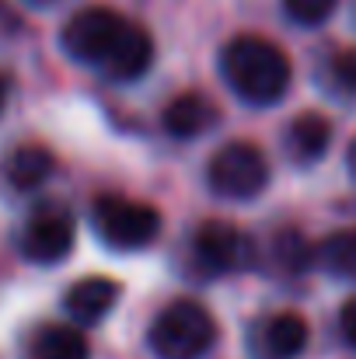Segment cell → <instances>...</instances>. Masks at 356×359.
<instances>
[{"label": "cell", "instance_id": "cell-1", "mask_svg": "<svg viewBox=\"0 0 356 359\" xmlns=\"http://www.w3.org/2000/svg\"><path fill=\"white\" fill-rule=\"evenodd\" d=\"M63 53L98 70L109 81H140L154 63V39L143 25L122 18L112 7H84L67 18L60 32Z\"/></svg>", "mask_w": 356, "mask_h": 359}, {"label": "cell", "instance_id": "cell-2", "mask_svg": "<svg viewBox=\"0 0 356 359\" xmlns=\"http://www.w3.org/2000/svg\"><path fill=\"white\" fill-rule=\"evenodd\" d=\"M220 74L228 88L248 105H272L290 88L286 53L262 35H237L220 53Z\"/></svg>", "mask_w": 356, "mask_h": 359}, {"label": "cell", "instance_id": "cell-3", "mask_svg": "<svg viewBox=\"0 0 356 359\" xmlns=\"http://www.w3.org/2000/svg\"><path fill=\"white\" fill-rule=\"evenodd\" d=\"M157 359H203L217 342L213 314L196 300H171L147 332Z\"/></svg>", "mask_w": 356, "mask_h": 359}, {"label": "cell", "instance_id": "cell-4", "mask_svg": "<svg viewBox=\"0 0 356 359\" xmlns=\"http://www.w3.org/2000/svg\"><path fill=\"white\" fill-rule=\"evenodd\" d=\"M91 227L109 248L136 251V248H147L161 234V213L147 203H136V199L98 196L91 206Z\"/></svg>", "mask_w": 356, "mask_h": 359}, {"label": "cell", "instance_id": "cell-5", "mask_svg": "<svg viewBox=\"0 0 356 359\" xmlns=\"http://www.w3.org/2000/svg\"><path fill=\"white\" fill-rule=\"evenodd\" d=\"M206 178H210V189L220 199L244 203V199H255L269 185V161L255 143L235 140V143H224L210 157Z\"/></svg>", "mask_w": 356, "mask_h": 359}, {"label": "cell", "instance_id": "cell-6", "mask_svg": "<svg viewBox=\"0 0 356 359\" xmlns=\"http://www.w3.org/2000/svg\"><path fill=\"white\" fill-rule=\"evenodd\" d=\"M77 227L63 206H39L25 231H21V255L35 265H56L74 251Z\"/></svg>", "mask_w": 356, "mask_h": 359}, {"label": "cell", "instance_id": "cell-7", "mask_svg": "<svg viewBox=\"0 0 356 359\" xmlns=\"http://www.w3.org/2000/svg\"><path fill=\"white\" fill-rule=\"evenodd\" d=\"M192 258L203 276H224L235 265H241L244 238L237 227L224 224V220H206V224H199V231L192 238Z\"/></svg>", "mask_w": 356, "mask_h": 359}, {"label": "cell", "instance_id": "cell-8", "mask_svg": "<svg viewBox=\"0 0 356 359\" xmlns=\"http://www.w3.org/2000/svg\"><path fill=\"white\" fill-rule=\"evenodd\" d=\"M308 339H311L308 321L301 314L286 311V314H272V318L258 321L248 346H251L255 359H297L304 353Z\"/></svg>", "mask_w": 356, "mask_h": 359}, {"label": "cell", "instance_id": "cell-9", "mask_svg": "<svg viewBox=\"0 0 356 359\" xmlns=\"http://www.w3.org/2000/svg\"><path fill=\"white\" fill-rule=\"evenodd\" d=\"M119 283L109 276H84L63 293V311L74 325H98L119 304Z\"/></svg>", "mask_w": 356, "mask_h": 359}, {"label": "cell", "instance_id": "cell-10", "mask_svg": "<svg viewBox=\"0 0 356 359\" xmlns=\"http://www.w3.org/2000/svg\"><path fill=\"white\" fill-rule=\"evenodd\" d=\"M88 339L77 325H39L25 339V359H88Z\"/></svg>", "mask_w": 356, "mask_h": 359}, {"label": "cell", "instance_id": "cell-11", "mask_svg": "<svg viewBox=\"0 0 356 359\" xmlns=\"http://www.w3.org/2000/svg\"><path fill=\"white\" fill-rule=\"evenodd\" d=\"M217 119H220V112L213 109V102L206 95H178L164 109V129L175 140H196V136L210 133Z\"/></svg>", "mask_w": 356, "mask_h": 359}, {"label": "cell", "instance_id": "cell-12", "mask_svg": "<svg viewBox=\"0 0 356 359\" xmlns=\"http://www.w3.org/2000/svg\"><path fill=\"white\" fill-rule=\"evenodd\" d=\"M332 143V122L322 112H304L286 129V154L297 164H318Z\"/></svg>", "mask_w": 356, "mask_h": 359}, {"label": "cell", "instance_id": "cell-13", "mask_svg": "<svg viewBox=\"0 0 356 359\" xmlns=\"http://www.w3.org/2000/svg\"><path fill=\"white\" fill-rule=\"evenodd\" d=\"M53 154L46 150V147H39V143H25V147H18V150H11V157H7V182L14 185V189H35V185H42L49 175H53Z\"/></svg>", "mask_w": 356, "mask_h": 359}, {"label": "cell", "instance_id": "cell-14", "mask_svg": "<svg viewBox=\"0 0 356 359\" xmlns=\"http://www.w3.org/2000/svg\"><path fill=\"white\" fill-rule=\"evenodd\" d=\"M318 262L339 279H356V231H339L322 241Z\"/></svg>", "mask_w": 356, "mask_h": 359}, {"label": "cell", "instance_id": "cell-15", "mask_svg": "<svg viewBox=\"0 0 356 359\" xmlns=\"http://www.w3.org/2000/svg\"><path fill=\"white\" fill-rule=\"evenodd\" d=\"M336 7H339V0H283L286 18H290L294 25H304V28L325 25Z\"/></svg>", "mask_w": 356, "mask_h": 359}, {"label": "cell", "instance_id": "cell-16", "mask_svg": "<svg viewBox=\"0 0 356 359\" xmlns=\"http://www.w3.org/2000/svg\"><path fill=\"white\" fill-rule=\"evenodd\" d=\"M329 74H332V84L336 91L343 95H356V49H343L332 56L329 63Z\"/></svg>", "mask_w": 356, "mask_h": 359}, {"label": "cell", "instance_id": "cell-17", "mask_svg": "<svg viewBox=\"0 0 356 359\" xmlns=\"http://www.w3.org/2000/svg\"><path fill=\"white\" fill-rule=\"evenodd\" d=\"M339 328H343V339L356 349V297L343 304V311H339Z\"/></svg>", "mask_w": 356, "mask_h": 359}, {"label": "cell", "instance_id": "cell-18", "mask_svg": "<svg viewBox=\"0 0 356 359\" xmlns=\"http://www.w3.org/2000/svg\"><path fill=\"white\" fill-rule=\"evenodd\" d=\"M346 164H350V171H353V178H356V140L350 143V154H346Z\"/></svg>", "mask_w": 356, "mask_h": 359}, {"label": "cell", "instance_id": "cell-19", "mask_svg": "<svg viewBox=\"0 0 356 359\" xmlns=\"http://www.w3.org/2000/svg\"><path fill=\"white\" fill-rule=\"evenodd\" d=\"M4 98H7V84L0 81V112H4Z\"/></svg>", "mask_w": 356, "mask_h": 359}]
</instances>
